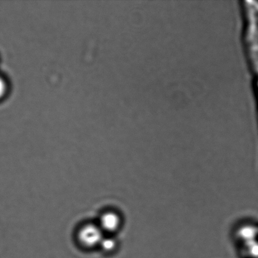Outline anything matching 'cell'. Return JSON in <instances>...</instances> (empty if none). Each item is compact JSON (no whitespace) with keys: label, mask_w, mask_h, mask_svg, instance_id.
<instances>
[{"label":"cell","mask_w":258,"mask_h":258,"mask_svg":"<svg viewBox=\"0 0 258 258\" xmlns=\"http://www.w3.org/2000/svg\"><path fill=\"white\" fill-rule=\"evenodd\" d=\"M103 238V231L99 226L87 224L78 232V239L85 247H93L100 245Z\"/></svg>","instance_id":"6da1fadb"},{"label":"cell","mask_w":258,"mask_h":258,"mask_svg":"<svg viewBox=\"0 0 258 258\" xmlns=\"http://www.w3.org/2000/svg\"><path fill=\"white\" fill-rule=\"evenodd\" d=\"M120 224L119 216L114 212H108L101 217L99 226L103 232H113L117 231Z\"/></svg>","instance_id":"7a4b0ae2"},{"label":"cell","mask_w":258,"mask_h":258,"mask_svg":"<svg viewBox=\"0 0 258 258\" xmlns=\"http://www.w3.org/2000/svg\"><path fill=\"white\" fill-rule=\"evenodd\" d=\"M100 246L106 252H110L113 251L116 247V242L114 239L111 237H103L102 241H101Z\"/></svg>","instance_id":"3957f363"},{"label":"cell","mask_w":258,"mask_h":258,"mask_svg":"<svg viewBox=\"0 0 258 258\" xmlns=\"http://www.w3.org/2000/svg\"><path fill=\"white\" fill-rule=\"evenodd\" d=\"M8 85L7 81L0 76V99L4 97L7 92Z\"/></svg>","instance_id":"277c9868"}]
</instances>
